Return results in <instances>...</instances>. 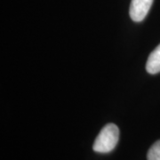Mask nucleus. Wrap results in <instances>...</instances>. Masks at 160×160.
I'll return each instance as SVG.
<instances>
[{
    "label": "nucleus",
    "mask_w": 160,
    "mask_h": 160,
    "mask_svg": "<svg viewBox=\"0 0 160 160\" xmlns=\"http://www.w3.org/2000/svg\"><path fill=\"white\" fill-rule=\"evenodd\" d=\"M119 140V129L109 123L103 127L95 139L92 149L97 153H109L116 148Z\"/></svg>",
    "instance_id": "f257e3e1"
},
{
    "label": "nucleus",
    "mask_w": 160,
    "mask_h": 160,
    "mask_svg": "<svg viewBox=\"0 0 160 160\" xmlns=\"http://www.w3.org/2000/svg\"><path fill=\"white\" fill-rule=\"evenodd\" d=\"M154 0H132L129 14L135 22H142L147 16Z\"/></svg>",
    "instance_id": "f03ea898"
},
{
    "label": "nucleus",
    "mask_w": 160,
    "mask_h": 160,
    "mask_svg": "<svg viewBox=\"0 0 160 160\" xmlns=\"http://www.w3.org/2000/svg\"><path fill=\"white\" fill-rule=\"evenodd\" d=\"M146 70L152 75L160 72V44L149 54L146 63Z\"/></svg>",
    "instance_id": "7ed1b4c3"
},
{
    "label": "nucleus",
    "mask_w": 160,
    "mask_h": 160,
    "mask_svg": "<svg viewBox=\"0 0 160 160\" xmlns=\"http://www.w3.org/2000/svg\"><path fill=\"white\" fill-rule=\"evenodd\" d=\"M148 160H160V140L150 147L147 154Z\"/></svg>",
    "instance_id": "20e7f679"
}]
</instances>
